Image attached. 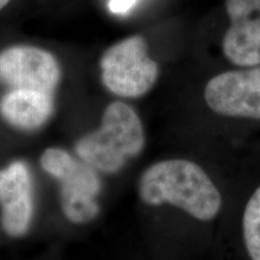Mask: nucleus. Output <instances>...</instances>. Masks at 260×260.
Listing matches in <instances>:
<instances>
[{
    "label": "nucleus",
    "instance_id": "obj_1",
    "mask_svg": "<svg viewBox=\"0 0 260 260\" xmlns=\"http://www.w3.org/2000/svg\"><path fill=\"white\" fill-rule=\"evenodd\" d=\"M138 195L149 207L170 205L201 222L216 218L223 204L206 171L187 159H164L148 165L139 177Z\"/></svg>",
    "mask_w": 260,
    "mask_h": 260
},
{
    "label": "nucleus",
    "instance_id": "obj_2",
    "mask_svg": "<svg viewBox=\"0 0 260 260\" xmlns=\"http://www.w3.org/2000/svg\"><path fill=\"white\" fill-rule=\"evenodd\" d=\"M146 146V133L134 107L121 100L109 104L96 129L75 142V154L102 175L119 174Z\"/></svg>",
    "mask_w": 260,
    "mask_h": 260
},
{
    "label": "nucleus",
    "instance_id": "obj_3",
    "mask_svg": "<svg viewBox=\"0 0 260 260\" xmlns=\"http://www.w3.org/2000/svg\"><path fill=\"white\" fill-rule=\"evenodd\" d=\"M39 165L58 184L59 206L71 224L92 223L100 213L102 174L61 147H47L39 157Z\"/></svg>",
    "mask_w": 260,
    "mask_h": 260
},
{
    "label": "nucleus",
    "instance_id": "obj_4",
    "mask_svg": "<svg viewBox=\"0 0 260 260\" xmlns=\"http://www.w3.org/2000/svg\"><path fill=\"white\" fill-rule=\"evenodd\" d=\"M104 87L113 95L138 99L154 87L159 77L157 61L148 54V45L140 35L112 45L100 58Z\"/></svg>",
    "mask_w": 260,
    "mask_h": 260
},
{
    "label": "nucleus",
    "instance_id": "obj_5",
    "mask_svg": "<svg viewBox=\"0 0 260 260\" xmlns=\"http://www.w3.org/2000/svg\"><path fill=\"white\" fill-rule=\"evenodd\" d=\"M61 68L50 51L31 45H14L0 51V86L4 89L57 94Z\"/></svg>",
    "mask_w": 260,
    "mask_h": 260
},
{
    "label": "nucleus",
    "instance_id": "obj_6",
    "mask_svg": "<svg viewBox=\"0 0 260 260\" xmlns=\"http://www.w3.org/2000/svg\"><path fill=\"white\" fill-rule=\"evenodd\" d=\"M204 98L217 115L260 121V67L217 75L207 82Z\"/></svg>",
    "mask_w": 260,
    "mask_h": 260
},
{
    "label": "nucleus",
    "instance_id": "obj_7",
    "mask_svg": "<svg viewBox=\"0 0 260 260\" xmlns=\"http://www.w3.org/2000/svg\"><path fill=\"white\" fill-rule=\"evenodd\" d=\"M35 216L34 180L29 165L17 159L0 169V225L10 239L27 236Z\"/></svg>",
    "mask_w": 260,
    "mask_h": 260
},
{
    "label": "nucleus",
    "instance_id": "obj_8",
    "mask_svg": "<svg viewBox=\"0 0 260 260\" xmlns=\"http://www.w3.org/2000/svg\"><path fill=\"white\" fill-rule=\"evenodd\" d=\"M230 27L223 39V52L237 67L260 65V0H226Z\"/></svg>",
    "mask_w": 260,
    "mask_h": 260
},
{
    "label": "nucleus",
    "instance_id": "obj_9",
    "mask_svg": "<svg viewBox=\"0 0 260 260\" xmlns=\"http://www.w3.org/2000/svg\"><path fill=\"white\" fill-rule=\"evenodd\" d=\"M56 112V94L39 90L4 89L0 118L19 132L32 133L46 126Z\"/></svg>",
    "mask_w": 260,
    "mask_h": 260
},
{
    "label": "nucleus",
    "instance_id": "obj_10",
    "mask_svg": "<svg viewBox=\"0 0 260 260\" xmlns=\"http://www.w3.org/2000/svg\"><path fill=\"white\" fill-rule=\"evenodd\" d=\"M242 235L251 260H260V186L247 201L242 217Z\"/></svg>",
    "mask_w": 260,
    "mask_h": 260
},
{
    "label": "nucleus",
    "instance_id": "obj_11",
    "mask_svg": "<svg viewBox=\"0 0 260 260\" xmlns=\"http://www.w3.org/2000/svg\"><path fill=\"white\" fill-rule=\"evenodd\" d=\"M138 0H110L109 8L113 14H124L128 12Z\"/></svg>",
    "mask_w": 260,
    "mask_h": 260
},
{
    "label": "nucleus",
    "instance_id": "obj_12",
    "mask_svg": "<svg viewBox=\"0 0 260 260\" xmlns=\"http://www.w3.org/2000/svg\"><path fill=\"white\" fill-rule=\"evenodd\" d=\"M10 3V0H0V10L4 9L6 5H8Z\"/></svg>",
    "mask_w": 260,
    "mask_h": 260
}]
</instances>
